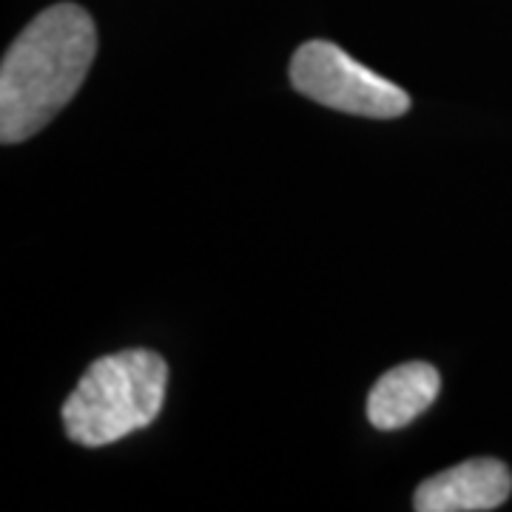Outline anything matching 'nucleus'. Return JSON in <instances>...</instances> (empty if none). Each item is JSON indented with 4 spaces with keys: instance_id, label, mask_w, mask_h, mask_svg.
<instances>
[{
    "instance_id": "1",
    "label": "nucleus",
    "mask_w": 512,
    "mask_h": 512,
    "mask_svg": "<svg viewBox=\"0 0 512 512\" xmlns=\"http://www.w3.org/2000/svg\"><path fill=\"white\" fill-rule=\"evenodd\" d=\"M97 55L92 15L77 3L40 12L0 63V140L23 143L46 128L83 86Z\"/></svg>"
},
{
    "instance_id": "2",
    "label": "nucleus",
    "mask_w": 512,
    "mask_h": 512,
    "mask_svg": "<svg viewBox=\"0 0 512 512\" xmlns=\"http://www.w3.org/2000/svg\"><path fill=\"white\" fill-rule=\"evenodd\" d=\"M168 365L160 353L131 348L97 359L63 404V427L80 447H106L160 416Z\"/></svg>"
},
{
    "instance_id": "5",
    "label": "nucleus",
    "mask_w": 512,
    "mask_h": 512,
    "mask_svg": "<svg viewBox=\"0 0 512 512\" xmlns=\"http://www.w3.org/2000/svg\"><path fill=\"white\" fill-rule=\"evenodd\" d=\"M441 376L427 362L387 370L367 396V419L376 430H402L439 399Z\"/></svg>"
},
{
    "instance_id": "3",
    "label": "nucleus",
    "mask_w": 512,
    "mask_h": 512,
    "mask_svg": "<svg viewBox=\"0 0 512 512\" xmlns=\"http://www.w3.org/2000/svg\"><path fill=\"white\" fill-rule=\"evenodd\" d=\"M291 83L313 103L356 117L393 120L410 109V97L402 86L356 63L330 40H308L293 52Z\"/></svg>"
},
{
    "instance_id": "4",
    "label": "nucleus",
    "mask_w": 512,
    "mask_h": 512,
    "mask_svg": "<svg viewBox=\"0 0 512 512\" xmlns=\"http://www.w3.org/2000/svg\"><path fill=\"white\" fill-rule=\"evenodd\" d=\"M512 493V470L498 458H470L421 481L413 495L419 512L498 510Z\"/></svg>"
}]
</instances>
